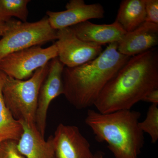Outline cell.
<instances>
[{
	"label": "cell",
	"instance_id": "cell-19",
	"mask_svg": "<svg viewBox=\"0 0 158 158\" xmlns=\"http://www.w3.org/2000/svg\"><path fill=\"white\" fill-rule=\"evenodd\" d=\"M146 22L158 24V0H145Z\"/></svg>",
	"mask_w": 158,
	"mask_h": 158
},
{
	"label": "cell",
	"instance_id": "cell-9",
	"mask_svg": "<svg viewBox=\"0 0 158 158\" xmlns=\"http://www.w3.org/2000/svg\"><path fill=\"white\" fill-rule=\"evenodd\" d=\"M52 142L55 158H94L89 141L76 126L58 125Z\"/></svg>",
	"mask_w": 158,
	"mask_h": 158
},
{
	"label": "cell",
	"instance_id": "cell-7",
	"mask_svg": "<svg viewBox=\"0 0 158 158\" xmlns=\"http://www.w3.org/2000/svg\"><path fill=\"white\" fill-rule=\"evenodd\" d=\"M58 58L66 67H74L87 63L99 56L102 46L83 41L70 27L57 31Z\"/></svg>",
	"mask_w": 158,
	"mask_h": 158
},
{
	"label": "cell",
	"instance_id": "cell-15",
	"mask_svg": "<svg viewBox=\"0 0 158 158\" xmlns=\"http://www.w3.org/2000/svg\"><path fill=\"white\" fill-rule=\"evenodd\" d=\"M6 77L0 70V143L8 140L18 141L23 132L21 123L14 118L4 101L2 88Z\"/></svg>",
	"mask_w": 158,
	"mask_h": 158
},
{
	"label": "cell",
	"instance_id": "cell-12",
	"mask_svg": "<svg viewBox=\"0 0 158 158\" xmlns=\"http://www.w3.org/2000/svg\"><path fill=\"white\" fill-rule=\"evenodd\" d=\"M70 27L79 39L101 46L118 43L127 33L116 20L110 24H96L87 21Z\"/></svg>",
	"mask_w": 158,
	"mask_h": 158
},
{
	"label": "cell",
	"instance_id": "cell-4",
	"mask_svg": "<svg viewBox=\"0 0 158 158\" xmlns=\"http://www.w3.org/2000/svg\"><path fill=\"white\" fill-rule=\"evenodd\" d=\"M49 64L38 69L25 80L6 75L2 88L4 101L16 120L35 125V118L40 86L49 70Z\"/></svg>",
	"mask_w": 158,
	"mask_h": 158
},
{
	"label": "cell",
	"instance_id": "cell-13",
	"mask_svg": "<svg viewBox=\"0 0 158 158\" xmlns=\"http://www.w3.org/2000/svg\"><path fill=\"white\" fill-rule=\"evenodd\" d=\"M23 132L17 142V148L26 158H54L52 136L46 141L35 125L21 122Z\"/></svg>",
	"mask_w": 158,
	"mask_h": 158
},
{
	"label": "cell",
	"instance_id": "cell-10",
	"mask_svg": "<svg viewBox=\"0 0 158 158\" xmlns=\"http://www.w3.org/2000/svg\"><path fill=\"white\" fill-rule=\"evenodd\" d=\"M65 9L63 11L46 12L50 25L56 31L76 25L89 19L104 17V9L99 3L86 4L84 0H70L66 4Z\"/></svg>",
	"mask_w": 158,
	"mask_h": 158
},
{
	"label": "cell",
	"instance_id": "cell-11",
	"mask_svg": "<svg viewBox=\"0 0 158 158\" xmlns=\"http://www.w3.org/2000/svg\"><path fill=\"white\" fill-rule=\"evenodd\" d=\"M158 44V24L143 23L135 31L127 33L117 43L119 52L131 57L155 48Z\"/></svg>",
	"mask_w": 158,
	"mask_h": 158
},
{
	"label": "cell",
	"instance_id": "cell-22",
	"mask_svg": "<svg viewBox=\"0 0 158 158\" xmlns=\"http://www.w3.org/2000/svg\"><path fill=\"white\" fill-rule=\"evenodd\" d=\"M94 158H105L103 153L101 151H98L94 154Z\"/></svg>",
	"mask_w": 158,
	"mask_h": 158
},
{
	"label": "cell",
	"instance_id": "cell-3",
	"mask_svg": "<svg viewBox=\"0 0 158 158\" xmlns=\"http://www.w3.org/2000/svg\"><path fill=\"white\" fill-rule=\"evenodd\" d=\"M141 116L131 110L102 113L89 109L85 123L97 141L108 144L114 158H138L144 143V133L138 125Z\"/></svg>",
	"mask_w": 158,
	"mask_h": 158
},
{
	"label": "cell",
	"instance_id": "cell-2",
	"mask_svg": "<svg viewBox=\"0 0 158 158\" xmlns=\"http://www.w3.org/2000/svg\"><path fill=\"white\" fill-rule=\"evenodd\" d=\"M130 57L119 52L117 43H114L108 44L91 61L76 67L65 66L62 73L63 95L77 110L92 106L103 89Z\"/></svg>",
	"mask_w": 158,
	"mask_h": 158
},
{
	"label": "cell",
	"instance_id": "cell-1",
	"mask_svg": "<svg viewBox=\"0 0 158 158\" xmlns=\"http://www.w3.org/2000/svg\"><path fill=\"white\" fill-rule=\"evenodd\" d=\"M158 89V52L156 48L130 57L95 101L97 111L129 110L147 94Z\"/></svg>",
	"mask_w": 158,
	"mask_h": 158
},
{
	"label": "cell",
	"instance_id": "cell-18",
	"mask_svg": "<svg viewBox=\"0 0 158 158\" xmlns=\"http://www.w3.org/2000/svg\"><path fill=\"white\" fill-rule=\"evenodd\" d=\"M17 142L8 140L0 143V158H26L18 149Z\"/></svg>",
	"mask_w": 158,
	"mask_h": 158
},
{
	"label": "cell",
	"instance_id": "cell-6",
	"mask_svg": "<svg viewBox=\"0 0 158 158\" xmlns=\"http://www.w3.org/2000/svg\"><path fill=\"white\" fill-rule=\"evenodd\" d=\"M58 57L56 43L46 48L40 46L9 54L0 61V70L8 76L20 80L30 78L38 69Z\"/></svg>",
	"mask_w": 158,
	"mask_h": 158
},
{
	"label": "cell",
	"instance_id": "cell-14",
	"mask_svg": "<svg viewBox=\"0 0 158 158\" xmlns=\"http://www.w3.org/2000/svg\"><path fill=\"white\" fill-rule=\"evenodd\" d=\"M145 0H123L116 20L126 33H129L145 22Z\"/></svg>",
	"mask_w": 158,
	"mask_h": 158
},
{
	"label": "cell",
	"instance_id": "cell-20",
	"mask_svg": "<svg viewBox=\"0 0 158 158\" xmlns=\"http://www.w3.org/2000/svg\"><path fill=\"white\" fill-rule=\"evenodd\" d=\"M17 21L11 19L5 21L0 19V37H2Z\"/></svg>",
	"mask_w": 158,
	"mask_h": 158
},
{
	"label": "cell",
	"instance_id": "cell-16",
	"mask_svg": "<svg viewBox=\"0 0 158 158\" xmlns=\"http://www.w3.org/2000/svg\"><path fill=\"white\" fill-rule=\"evenodd\" d=\"M29 0H0V19L5 21L15 17L22 22H27Z\"/></svg>",
	"mask_w": 158,
	"mask_h": 158
},
{
	"label": "cell",
	"instance_id": "cell-5",
	"mask_svg": "<svg viewBox=\"0 0 158 158\" xmlns=\"http://www.w3.org/2000/svg\"><path fill=\"white\" fill-rule=\"evenodd\" d=\"M57 31L46 16L38 21H17L0 39V61L9 54L57 40Z\"/></svg>",
	"mask_w": 158,
	"mask_h": 158
},
{
	"label": "cell",
	"instance_id": "cell-21",
	"mask_svg": "<svg viewBox=\"0 0 158 158\" xmlns=\"http://www.w3.org/2000/svg\"><path fill=\"white\" fill-rule=\"evenodd\" d=\"M142 101L151 103L152 104L158 105V89H154L147 94Z\"/></svg>",
	"mask_w": 158,
	"mask_h": 158
},
{
	"label": "cell",
	"instance_id": "cell-17",
	"mask_svg": "<svg viewBox=\"0 0 158 158\" xmlns=\"http://www.w3.org/2000/svg\"><path fill=\"white\" fill-rule=\"evenodd\" d=\"M158 105L152 104L148 108L146 117L138 123L143 133L148 134L152 143L155 144L158 140Z\"/></svg>",
	"mask_w": 158,
	"mask_h": 158
},
{
	"label": "cell",
	"instance_id": "cell-23",
	"mask_svg": "<svg viewBox=\"0 0 158 158\" xmlns=\"http://www.w3.org/2000/svg\"><path fill=\"white\" fill-rule=\"evenodd\" d=\"M54 158H55V157H54Z\"/></svg>",
	"mask_w": 158,
	"mask_h": 158
},
{
	"label": "cell",
	"instance_id": "cell-8",
	"mask_svg": "<svg viewBox=\"0 0 158 158\" xmlns=\"http://www.w3.org/2000/svg\"><path fill=\"white\" fill-rule=\"evenodd\" d=\"M65 67L58 57L52 59L49 64L48 73L40 89L35 125L43 136L46 128L48 111L51 102L64 93L62 73Z\"/></svg>",
	"mask_w": 158,
	"mask_h": 158
}]
</instances>
